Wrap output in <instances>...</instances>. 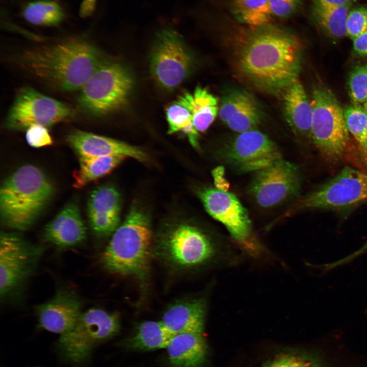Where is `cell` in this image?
Here are the masks:
<instances>
[{
    "label": "cell",
    "mask_w": 367,
    "mask_h": 367,
    "mask_svg": "<svg viewBox=\"0 0 367 367\" xmlns=\"http://www.w3.org/2000/svg\"><path fill=\"white\" fill-rule=\"evenodd\" d=\"M231 41L237 73L253 87L269 93H282L298 80L301 44L290 29L272 23L241 27Z\"/></svg>",
    "instance_id": "cell-1"
},
{
    "label": "cell",
    "mask_w": 367,
    "mask_h": 367,
    "mask_svg": "<svg viewBox=\"0 0 367 367\" xmlns=\"http://www.w3.org/2000/svg\"><path fill=\"white\" fill-rule=\"evenodd\" d=\"M105 59L100 50L82 38H70L23 53L20 64L30 73L64 91L80 90Z\"/></svg>",
    "instance_id": "cell-2"
},
{
    "label": "cell",
    "mask_w": 367,
    "mask_h": 367,
    "mask_svg": "<svg viewBox=\"0 0 367 367\" xmlns=\"http://www.w3.org/2000/svg\"><path fill=\"white\" fill-rule=\"evenodd\" d=\"M54 193V185L41 169L32 165L20 167L1 187L2 223L15 230H28L43 212Z\"/></svg>",
    "instance_id": "cell-3"
},
{
    "label": "cell",
    "mask_w": 367,
    "mask_h": 367,
    "mask_svg": "<svg viewBox=\"0 0 367 367\" xmlns=\"http://www.w3.org/2000/svg\"><path fill=\"white\" fill-rule=\"evenodd\" d=\"M157 252L167 264L178 269L229 268L240 257L235 249L216 242L201 229L181 223L166 230L159 238Z\"/></svg>",
    "instance_id": "cell-4"
},
{
    "label": "cell",
    "mask_w": 367,
    "mask_h": 367,
    "mask_svg": "<svg viewBox=\"0 0 367 367\" xmlns=\"http://www.w3.org/2000/svg\"><path fill=\"white\" fill-rule=\"evenodd\" d=\"M152 232L149 218L137 205L112 234L100 256L102 266L111 273L140 276L148 270L152 252Z\"/></svg>",
    "instance_id": "cell-5"
},
{
    "label": "cell",
    "mask_w": 367,
    "mask_h": 367,
    "mask_svg": "<svg viewBox=\"0 0 367 367\" xmlns=\"http://www.w3.org/2000/svg\"><path fill=\"white\" fill-rule=\"evenodd\" d=\"M134 85L133 77L125 67L104 60L80 88L78 103L91 115H106L126 104Z\"/></svg>",
    "instance_id": "cell-6"
},
{
    "label": "cell",
    "mask_w": 367,
    "mask_h": 367,
    "mask_svg": "<svg viewBox=\"0 0 367 367\" xmlns=\"http://www.w3.org/2000/svg\"><path fill=\"white\" fill-rule=\"evenodd\" d=\"M118 316L99 308L83 311L73 327L60 335L56 348L64 362L76 366L85 365L94 349L116 334Z\"/></svg>",
    "instance_id": "cell-7"
},
{
    "label": "cell",
    "mask_w": 367,
    "mask_h": 367,
    "mask_svg": "<svg viewBox=\"0 0 367 367\" xmlns=\"http://www.w3.org/2000/svg\"><path fill=\"white\" fill-rule=\"evenodd\" d=\"M312 110L310 136L320 151L335 159L345 152L349 140V130L344 111L334 95L319 87L312 94Z\"/></svg>",
    "instance_id": "cell-8"
},
{
    "label": "cell",
    "mask_w": 367,
    "mask_h": 367,
    "mask_svg": "<svg viewBox=\"0 0 367 367\" xmlns=\"http://www.w3.org/2000/svg\"><path fill=\"white\" fill-rule=\"evenodd\" d=\"M44 251L20 235L1 232L0 239V297L6 300L20 292L35 272Z\"/></svg>",
    "instance_id": "cell-9"
},
{
    "label": "cell",
    "mask_w": 367,
    "mask_h": 367,
    "mask_svg": "<svg viewBox=\"0 0 367 367\" xmlns=\"http://www.w3.org/2000/svg\"><path fill=\"white\" fill-rule=\"evenodd\" d=\"M207 212L223 224L244 252L253 257L266 253V249L252 238V224L246 209L233 194L208 188L199 192Z\"/></svg>",
    "instance_id": "cell-10"
},
{
    "label": "cell",
    "mask_w": 367,
    "mask_h": 367,
    "mask_svg": "<svg viewBox=\"0 0 367 367\" xmlns=\"http://www.w3.org/2000/svg\"><path fill=\"white\" fill-rule=\"evenodd\" d=\"M150 63L155 80L168 89L180 85L194 67L191 53L181 36L171 28L157 34L151 49Z\"/></svg>",
    "instance_id": "cell-11"
},
{
    "label": "cell",
    "mask_w": 367,
    "mask_h": 367,
    "mask_svg": "<svg viewBox=\"0 0 367 367\" xmlns=\"http://www.w3.org/2000/svg\"><path fill=\"white\" fill-rule=\"evenodd\" d=\"M72 114L65 103L46 96L33 88L19 90L5 121V126L24 130L34 125L46 127L69 118Z\"/></svg>",
    "instance_id": "cell-12"
},
{
    "label": "cell",
    "mask_w": 367,
    "mask_h": 367,
    "mask_svg": "<svg viewBox=\"0 0 367 367\" xmlns=\"http://www.w3.org/2000/svg\"><path fill=\"white\" fill-rule=\"evenodd\" d=\"M301 182L298 166L282 159L255 172L248 192L259 206L269 208L296 196Z\"/></svg>",
    "instance_id": "cell-13"
},
{
    "label": "cell",
    "mask_w": 367,
    "mask_h": 367,
    "mask_svg": "<svg viewBox=\"0 0 367 367\" xmlns=\"http://www.w3.org/2000/svg\"><path fill=\"white\" fill-rule=\"evenodd\" d=\"M367 200V174L346 167L335 177L306 196L299 203L305 209H338Z\"/></svg>",
    "instance_id": "cell-14"
},
{
    "label": "cell",
    "mask_w": 367,
    "mask_h": 367,
    "mask_svg": "<svg viewBox=\"0 0 367 367\" xmlns=\"http://www.w3.org/2000/svg\"><path fill=\"white\" fill-rule=\"evenodd\" d=\"M224 162L241 173L256 172L282 159L279 148L265 134L240 133L222 151Z\"/></svg>",
    "instance_id": "cell-15"
},
{
    "label": "cell",
    "mask_w": 367,
    "mask_h": 367,
    "mask_svg": "<svg viewBox=\"0 0 367 367\" xmlns=\"http://www.w3.org/2000/svg\"><path fill=\"white\" fill-rule=\"evenodd\" d=\"M82 307L76 294L68 290H59L49 300L36 306L39 326L63 334L75 325L83 312Z\"/></svg>",
    "instance_id": "cell-16"
},
{
    "label": "cell",
    "mask_w": 367,
    "mask_h": 367,
    "mask_svg": "<svg viewBox=\"0 0 367 367\" xmlns=\"http://www.w3.org/2000/svg\"><path fill=\"white\" fill-rule=\"evenodd\" d=\"M120 197L113 187H98L90 193L87 199L88 221L93 233L98 237L112 235L119 227Z\"/></svg>",
    "instance_id": "cell-17"
},
{
    "label": "cell",
    "mask_w": 367,
    "mask_h": 367,
    "mask_svg": "<svg viewBox=\"0 0 367 367\" xmlns=\"http://www.w3.org/2000/svg\"><path fill=\"white\" fill-rule=\"evenodd\" d=\"M218 114L229 128L240 133L254 129L263 118L262 110L256 98L240 89H229L224 93Z\"/></svg>",
    "instance_id": "cell-18"
},
{
    "label": "cell",
    "mask_w": 367,
    "mask_h": 367,
    "mask_svg": "<svg viewBox=\"0 0 367 367\" xmlns=\"http://www.w3.org/2000/svg\"><path fill=\"white\" fill-rule=\"evenodd\" d=\"M44 240L60 250L76 246L86 239V227L77 203H67L44 227Z\"/></svg>",
    "instance_id": "cell-19"
},
{
    "label": "cell",
    "mask_w": 367,
    "mask_h": 367,
    "mask_svg": "<svg viewBox=\"0 0 367 367\" xmlns=\"http://www.w3.org/2000/svg\"><path fill=\"white\" fill-rule=\"evenodd\" d=\"M67 141L78 158L122 155L142 162L147 159L145 153L137 147L87 132L74 130L68 135Z\"/></svg>",
    "instance_id": "cell-20"
},
{
    "label": "cell",
    "mask_w": 367,
    "mask_h": 367,
    "mask_svg": "<svg viewBox=\"0 0 367 367\" xmlns=\"http://www.w3.org/2000/svg\"><path fill=\"white\" fill-rule=\"evenodd\" d=\"M206 310V302L203 298L178 302L168 308L161 322L174 335L203 333Z\"/></svg>",
    "instance_id": "cell-21"
},
{
    "label": "cell",
    "mask_w": 367,
    "mask_h": 367,
    "mask_svg": "<svg viewBox=\"0 0 367 367\" xmlns=\"http://www.w3.org/2000/svg\"><path fill=\"white\" fill-rule=\"evenodd\" d=\"M172 367H200L207 353L203 333H181L174 334L166 347Z\"/></svg>",
    "instance_id": "cell-22"
},
{
    "label": "cell",
    "mask_w": 367,
    "mask_h": 367,
    "mask_svg": "<svg viewBox=\"0 0 367 367\" xmlns=\"http://www.w3.org/2000/svg\"><path fill=\"white\" fill-rule=\"evenodd\" d=\"M281 94L284 115L290 126L301 135L310 136L312 110L302 84L297 80Z\"/></svg>",
    "instance_id": "cell-23"
},
{
    "label": "cell",
    "mask_w": 367,
    "mask_h": 367,
    "mask_svg": "<svg viewBox=\"0 0 367 367\" xmlns=\"http://www.w3.org/2000/svg\"><path fill=\"white\" fill-rule=\"evenodd\" d=\"M176 101L190 111L198 133L205 132L219 113L218 98L201 86H197L193 92L184 93Z\"/></svg>",
    "instance_id": "cell-24"
},
{
    "label": "cell",
    "mask_w": 367,
    "mask_h": 367,
    "mask_svg": "<svg viewBox=\"0 0 367 367\" xmlns=\"http://www.w3.org/2000/svg\"><path fill=\"white\" fill-rule=\"evenodd\" d=\"M126 158L122 155L78 158V167L73 173V187L82 188L110 174Z\"/></svg>",
    "instance_id": "cell-25"
},
{
    "label": "cell",
    "mask_w": 367,
    "mask_h": 367,
    "mask_svg": "<svg viewBox=\"0 0 367 367\" xmlns=\"http://www.w3.org/2000/svg\"><path fill=\"white\" fill-rule=\"evenodd\" d=\"M173 335L161 321H147L138 326L127 342V346L130 349L144 351L166 348Z\"/></svg>",
    "instance_id": "cell-26"
},
{
    "label": "cell",
    "mask_w": 367,
    "mask_h": 367,
    "mask_svg": "<svg viewBox=\"0 0 367 367\" xmlns=\"http://www.w3.org/2000/svg\"><path fill=\"white\" fill-rule=\"evenodd\" d=\"M230 11L239 23L250 27L271 23L273 17L268 0H232Z\"/></svg>",
    "instance_id": "cell-27"
},
{
    "label": "cell",
    "mask_w": 367,
    "mask_h": 367,
    "mask_svg": "<svg viewBox=\"0 0 367 367\" xmlns=\"http://www.w3.org/2000/svg\"><path fill=\"white\" fill-rule=\"evenodd\" d=\"M351 6H324L312 4V16L323 31L333 38L347 35L346 21Z\"/></svg>",
    "instance_id": "cell-28"
},
{
    "label": "cell",
    "mask_w": 367,
    "mask_h": 367,
    "mask_svg": "<svg viewBox=\"0 0 367 367\" xmlns=\"http://www.w3.org/2000/svg\"><path fill=\"white\" fill-rule=\"evenodd\" d=\"M23 16L29 22L40 25H55L63 19L64 14L60 6L54 1L41 0L28 4Z\"/></svg>",
    "instance_id": "cell-29"
},
{
    "label": "cell",
    "mask_w": 367,
    "mask_h": 367,
    "mask_svg": "<svg viewBox=\"0 0 367 367\" xmlns=\"http://www.w3.org/2000/svg\"><path fill=\"white\" fill-rule=\"evenodd\" d=\"M166 116L168 134L182 132L187 136L193 146H197L199 133L194 127L192 114L187 108L176 101L167 107Z\"/></svg>",
    "instance_id": "cell-30"
},
{
    "label": "cell",
    "mask_w": 367,
    "mask_h": 367,
    "mask_svg": "<svg viewBox=\"0 0 367 367\" xmlns=\"http://www.w3.org/2000/svg\"><path fill=\"white\" fill-rule=\"evenodd\" d=\"M263 367H332L319 354L305 351H290L271 359Z\"/></svg>",
    "instance_id": "cell-31"
},
{
    "label": "cell",
    "mask_w": 367,
    "mask_h": 367,
    "mask_svg": "<svg viewBox=\"0 0 367 367\" xmlns=\"http://www.w3.org/2000/svg\"><path fill=\"white\" fill-rule=\"evenodd\" d=\"M344 114L349 132L367 157V113L364 107L359 103H353L346 107Z\"/></svg>",
    "instance_id": "cell-32"
},
{
    "label": "cell",
    "mask_w": 367,
    "mask_h": 367,
    "mask_svg": "<svg viewBox=\"0 0 367 367\" xmlns=\"http://www.w3.org/2000/svg\"><path fill=\"white\" fill-rule=\"evenodd\" d=\"M348 86L353 103L360 104L367 101V64L357 66L351 71Z\"/></svg>",
    "instance_id": "cell-33"
},
{
    "label": "cell",
    "mask_w": 367,
    "mask_h": 367,
    "mask_svg": "<svg viewBox=\"0 0 367 367\" xmlns=\"http://www.w3.org/2000/svg\"><path fill=\"white\" fill-rule=\"evenodd\" d=\"M367 30V7H359L350 11L346 21L347 35L353 40Z\"/></svg>",
    "instance_id": "cell-34"
},
{
    "label": "cell",
    "mask_w": 367,
    "mask_h": 367,
    "mask_svg": "<svg viewBox=\"0 0 367 367\" xmlns=\"http://www.w3.org/2000/svg\"><path fill=\"white\" fill-rule=\"evenodd\" d=\"M273 16L281 19L295 14L302 5V0H268Z\"/></svg>",
    "instance_id": "cell-35"
},
{
    "label": "cell",
    "mask_w": 367,
    "mask_h": 367,
    "mask_svg": "<svg viewBox=\"0 0 367 367\" xmlns=\"http://www.w3.org/2000/svg\"><path fill=\"white\" fill-rule=\"evenodd\" d=\"M25 139L28 144L34 148L50 146L53 140L47 127L41 125L31 126L25 130Z\"/></svg>",
    "instance_id": "cell-36"
},
{
    "label": "cell",
    "mask_w": 367,
    "mask_h": 367,
    "mask_svg": "<svg viewBox=\"0 0 367 367\" xmlns=\"http://www.w3.org/2000/svg\"><path fill=\"white\" fill-rule=\"evenodd\" d=\"M225 170L222 166H219L212 171V175L214 179L216 188L222 191L227 192L229 189V184L224 178Z\"/></svg>",
    "instance_id": "cell-37"
},
{
    "label": "cell",
    "mask_w": 367,
    "mask_h": 367,
    "mask_svg": "<svg viewBox=\"0 0 367 367\" xmlns=\"http://www.w3.org/2000/svg\"><path fill=\"white\" fill-rule=\"evenodd\" d=\"M353 49L360 56H367V30L353 40Z\"/></svg>",
    "instance_id": "cell-38"
},
{
    "label": "cell",
    "mask_w": 367,
    "mask_h": 367,
    "mask_svg": "<svg viewBox=\"0 0 367 367\" xmlns=\"http://www.w3.org/2000/svg\"><path fill=\"white\" fill-rule=\"evenodd\" d=\"M96 0H83L80 9V15L82 17L90 16L94 11Z\"/></svg>",
    "instance_id": "cell-39"
},
{
    "label": "cell",
    "mask_w": 367,
    "mask_h": 367,
    "mask_svg": "<svg viewBox=\"0 0 367 367\" xmlns=\"http://www.w3.org/2000/svg\"><path fill=\"white\" fill-rule=\"evenodd\" d=\"M353 0H313V4L324 6H351Z\"/></svg>",
    "instance_id": "cell-40"
},
{
    "label": "cell",
    "mask_w": 367,
    "mask_h": 367,
    "mask_svg": "<svg viewBox=\"0 0 367 367\" xmlns=\"http://www.w3.org/2000/svg\"><path fill=\"white\" fill-rule=\"evenodd\" d=\"M367 250V243L365 244L361 249H360L359 250L356 251L355 253L352 254L350 256L348 257L347 258H345V259L346 260H348L350 259L351 258L354 257L355 256H357L359 255L360 253L364 252L365 250Z\"/></svg>",
    "instance_id": "cell-41"
},
{
    "label": "cell",
    "mask_w": 367,
    "mask_h": 367,
    "mask_svg": "<svg viewBox=\"0 0 367 367\" xmlns=\"http://www.w3.org/2000/svg\"><path fill=\"white\" fill-rule=\"evenodd\" d=\"M364 108L366 110V112L367 113V101L364 103Z\"/></svg>",
    "instance_id": "cell-42"
}]
</instances>
